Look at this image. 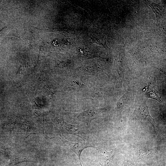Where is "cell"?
Returning a JSON list of instances; mask_svg holds the SVG:
<instances>
[{"label":"cell","instance_id":"1","mask_svg":"<svg viewBox=\"0 0 166 166\" xmlns=\"http://www.w3.org/2000/svg\"><path fill=\"white\" fill-rule=\"evenodd\" d=\"M103 109H89L78 113H73L78 120L88 124L92 121L100 116L104 112Z\"/></svg>","mask_w":166,"mask_h":166},{"label":"cell","instance_id":"2","mask_svg":"<svg viewBox=\"0 0 166 166\" xmlns=\"http://www.w3.org/2000/svg\"><path fill=\"white\" fill-rule=\"evenodd\" d=\"M63 140L65 145L77 155L79 159L81 166H82L81 163V155L83 149L88 147L97 148L96 144L93 142H73L68 141L65 139H63Z\"/></svg>","mask_w":166,"mask_h":166},{"label":"cell","instance_id":"3","mask_svg":"<svg viewBox=\"0 0 166 166\" xmlns=\"http://www.w3.org/2000/svg\"><path fill=\"white\" fill-rule=\"evenodd\" d=\"M58 121L59 128L61 132L75 135L83 139L84 131L81 126L67 123L63 120Z\"/></svg>","mask_w":166,"mask_h":166},{"label":"cell","instance_id":"4","mask_svg":"<svg viewBox=\"0 0 166 166\" xmlns=\"http://www.w3.org/2000/svg\"><path fill=\"white\" fill-rule=\"evenodd\" d=\"M100 166H112L116 156V148L110 152L105 149H97Z\"/></svg>","mask_w":166,"mask_h":166},{"label":"cell","instance_id":"5","mask_svg":"<svg viewBox=\"0 0 166 166\" xmlns=\"http://www.w3.org/2000/svg\"><path fill=\"white\" fill-rule=\"evenodd\" d=\"M134 112L138 118L147 120L150 122L155 130L157 124L150 115L148 107L146 103L144 102L139 105Z\"/></svg>","mask_w":166,"mask_h":166},{"label":"cell","instance_id":"6","mask_svg":"<svg viewBox=\"0 0 166 166\" xmlns=\"http://www.w3.org/2000/svg\"><path fill=\"white\" fill-rule=\"evenodd\" d=\"M148 83V86L143 89L146 93L148 98H151L160 101V98L158 96L156 89L155 78L151 76Z\"/></svg>","mask_w":166,"mask_h":166},{"label":"cell","instance_id":"7","mask_svg":"<svg viewBox=\"0 0 166 166\" xmlns=\"http://www.w3.org/2000/svg\"><path fill=\"white\" fill-rule=\"evenodd\" d=\"M149 6L155 13L157 18H159L163 16L164 10L162 6L154 3H152Z\"/></svg>","mask_w":166,"mask_h":166},{"label":"cell","instance_id":"8","mask_svg":"<svg viewBox=\"0 0 166 166\" xmlns=\"http://www.w3.org/2000/svg\"><path fill=\"white\" fill-rule=\"evenodd\" d=\"M150 150L148 148H143L136 151L135 154L139 159H144L149 157L151 154Z\"/></svg>","mask_w":166,"mask_h":166},{"label":"cell","instance_id":"9","mask_svg":"<svg viewBox=\"0 0 166 166\" xmlns=\"http://www.w3.org/2000/svg\"><path fill=\"white\" fill-rule=\"evenodd\" d=\"M128 99V92H126L117 101V105L119 109H122L126 104Z\"/></svg>","mask_w":166,"mask_h":166},{"label":"cell","instance_id":"10","mask_svg":"<svg viewBox=\"0 0 166 166\" xmlns=\"http://www.w3.org/2000/svg\"><path fill=\"white\" fill-rule=\"evenodd\" d=\"M123 166H135L131 165L124 164Z\"/></svg>","mask_w":166,"mask_h":166},{"label":"cell","instance_id":"11","mask_svg":"<svg viewBox=\"0 0 166 166\" xmlns=\"http://www.w3.org/2000/svg\"><path fill=\"white\" fill-rule=\"evenodd\" d=\"M160 166H165L164 164H163L161 165Z\"/></svg>","mask_w":166,"mask_h":166}]
</instances>
